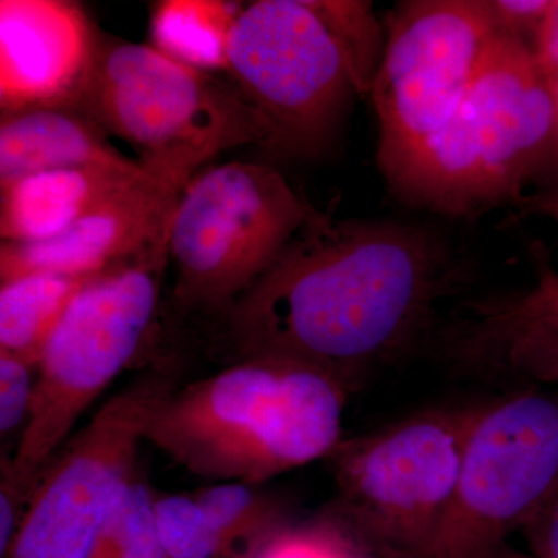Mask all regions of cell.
I'll list each match as a JSON object with an SVG mask.
<instances>
[{
  "label": "cell",
  "instance_id": "cell-1",
  "mask_svg": "<svg viewBox=\"0 0 558 558\" xmlns=\"http://www.w3.org/2000/svg\"><path fill=\"white\" fill-rule=\"evenodd\" d=\"M464 279L428 231L318 213L220 315V337L231 363H303L352 395L421 339Z\"/></svg>",
  "mask_w": 558,
  "mask_h": 558
},
{
  "label": "cell",
  "instance_id": "cell-4",
  "mask_svg": "<svg viewBox=\"0 0 558 558\" xmlns=\"http://www.w3.org/2000/svg\"><path fill=\"white\" fill-rule=\"evenodd\" d=\"M168 245L170 229L134 258L87 282L44 344L27 425L13 457L2 454V472L27 502L76 422L148 340L170 260Z\"/></svg>",
  "mask_w": 558,
  "mask_h": 558
},
{
  "label": "cell",
  "instance_id": "cell-5",
  "mask_svg": "<svg viewBox=\"0 0 558 558\" xmlns=\"http://www.w3.org/2000/svg\"><path fill=\"white\" fill-rule=\"evenodd\" d=\"M69 106L131 143L146 170L183 186L223 150L266 143L244 98L209 73L101 33Z\"/></svg>",
  "mask_w": 558,
  "mask_h": 558
},
{
  "label": "cell",
  "instance_id": "cell-21",
  "mask_svg": "<svg viewBox=\"0 0 558 558\" xmlns=\"http://www.w3.org/2000/svg\"><path fill=\"white\" fill-rule=\"evenodd\" d=\"M260 558H403L360 534L330 506L300 527L279 529Z\"/></svg>",
  "mask_w": 558,
  "mask_h": 558
},
{
  "label": "cell",
  "instance_id": "cell-28",
  "mask_svg": "<svg viewBox=\"0 0 558 558\" xmlns=\"http://www.w3.org/2000/svg\"><path fill=\"white\" fill-rule=\"evenodd\" d=\"M495 558H535L531 554L521 553L519 549H513L512 546L505 545L498 550Z\"/></svg>",
  "mask_w": 558,
  "mask_h": 558
},
{
  "label": "cell",
  "instance_id": "cell-6",
  "mask_svg": "<svg viewBox=\"0 0 558 558\" xmlns=\"http://www.w3.org/2000/svg\"><path fill=\"white\" fill-rule=\"evenodd\" d=\"M227 72L266 131L264 148L300 159L318 156L352 95L371 92L315 0L244 7L231 27Z\"/></svg>",
  "mask_w": 558,
  "mask_h": 558
},
{
  "label": "cell",
  "instance_id": "cell-8",
  "mask_svg": "<svg viewBox=\"0 0 558 558\" xmlns=\"http://www.w3.org/2000/svg\"><path fill=\"white\" fill-rule=\"evenodd\" d=\"M480 407L418 411L341 439L329 457L339 488L330 508L391 553L424 556L457 490Z\"/></svg>",
  "mask_w": 558,
  "mask_h": 558
},
{
  "label": "cell",
  "instance_id": "cell-10",
  "mask_svg": "<svg viewBox=\"0 0 558 558\" xmlns=\"http://www.w3.org/2000/svg\"><path fill=\"white\" fill-rule=\"evenodd\" d=\"M558 486V398L481 403L457 490L421 558H494Z\"/></svg>",
  "mask_w": 558,
  "mask_h": 558
},
{
  "label": "cell",
  "instance_id": "cell-27",
  "mask_svg": "<svg viewBox=\"0 0 558 558\" xmlns=\"http://www.w3.org/2000/svg\"><path fill=\"white\" fill-rule=\"evenodd\" d=\"M531 49L539 73L558 105V0H553V5L543 17Z\"/></svg>",
  "mask_w": 558,
  "mask_h": 558
},
{
  "label": "cell",
  "instance_id": "cell-20",
  "mask_svg": "<svg viewBox=\"0 0 558 558\" xmlns=\"http://www.w3.org/2000/svg\"><path fill=\"white\" fill-rule=\"evenodd\" d=\"M193 497L227 546L250 535L270 538L286 526L284 505L253 484L216 483L194 492Z\"/></svg>",
  "mask_w": 558,
  "mask_h": 558
},
{
  "label": "cell",
  "instance_id": "cell-17",
  "mask_svg": "<svg viewBox=\"0 0 558 558\" xmlns=\"http://www.w3.org/2000/svg\"><path fill=\"white\" fill-rule=\"evenodd\" d=\"M241 7L208 0H167L154 9L156 49L201 72L227 70V46Z\"/></svg>",
  "mask_w": 558,
  "mask_h": 558
},
{
  "label": "cell",
  "instance_id": "cell-23",
  "mask_svg": "<svg viewBox=\"0 0 558 558\" xmlns=\"http://www.w3.org/2000/svg\"><path fill=\"white\" fill-rule=\"evenodd\" d=\"M157 534L168 558H216L229 548L191 495H156Z\"/></svg>",
  "mask_w": 558,
  "mask_h": 558
},
{
  "label": "cell",
  "instance_id": "cell-7",
  "mask_svg": "<svg viewBox=\"0 0 558 558\" xmlns=\"http://www.w3.org/2000/svg\"><path fill=\"white\" fill-rule=\"evenodd\" d=\"M318 213L269 165L196 172L171 219L175 307L219 318Z\"/></svg>",
  "mask_w": 558,
  "mask_h": 558
},
{
  "label": "cell",
  "instance_id": "cell-14",
  "mask_svg": "<svg viewBox=\"0 0 558 558\" xmlns=\"http://www.w3.org/2000/svg\"><path fill=\"white\" fill-rule=\"evenodd\" d=\"M100 124L72 106H36L2 112L0 119V189L38 172L76 167L135 170L106 137Z\"/></svg>",
  "mask_w": 558,
  "mask_h": 558
},
{
  "label": "cell",
  "instance_id": "cell-12",
  "mask_svg": "<svg viewBox=\"0 0 558 558\" xmlns=\"http://www.w3.org/2000/svg\"><path fill=\"white\" fill-rule=\"evenodd\" d=\"M185 189L146 172L58 236L38 242H2V282L33 274L95 275L134 258L171 226Z\"/></svg>",
  "mask_w": 558,
  "mask_h": 558
},
{
  "label": "cell",
  "instance_id": "cell-13",
  "mask_svg": "<svg viewBox=\"0 0 558 558\" xmlns=\"http://www.w3.org/2000/svg\"><path fill=\"white\" fill-rule=\"evenodd\" d=\"M98 32L76 3L0 2V109L69 106L80 89Z\"/></svg>",
  "mask_w": 558,
  "mask_h": 558
},
{
  "label": "cell",
  "instance_id": "cell-18",
  "mask_svg": "<svg viewBox=\"0 0 558 558\" xmlns=\"http://www.w3.org/2000/svg\"><path fill=\"white\" fill-rule=\"evenodd\" d=\"M465 365L558 385V317L534 319L486 343L451 351Z\"/></svg>",
  "mask_w": 558,
  "mask_h": 558
},
{
  "label": "cell",
  "instance_id": "cell-3",
  "mask_svg": "<svg viewBox=\"0 0 558 558\" xmlns=\"http://www.w3.org/2000/svg\"><path fill=\"white\" fill-rule=\"evenodd\" d=\"M558 140L531 44L498 35L450 120L387 179L418 207L478 215L519 197Z\"/></svg>",
  "mask_w": 558,
  "mask_h": 558
},
{
  "label": "cell",
  "instance_id": "cell-25",
  "mask_svg": "<svg viewBox=\"0 0 558 558\" xmlns=\"http://www.w3.org/2000/svg\"><path fill=\"white\" fill-rule=\"evenodd\" d=\"M487 5L499 35L529 44V38L534 40L553 0H487Z\"/></svg>",
  "mask_w": 558,
  "mask_h": 558
},
{
  "label": "cell",
  "instance_id": "cell-15",
  "mask_svg": "<svg viewBox=\"0 0 558 558\" xmlns=\"http://www.w3.org/2000/svg\"><path fill=\"white\" fill-rule=\"evenodd\" d=\"M145 167H76L38 172L2 190V242H38L64 233L110 197L142 179Z\"/></svg>",
  "mask_w": 558,
  "mask_h": 558
},
{
  "label": "cell",
  "instance_id": "cell-26",
  "mask_svg": "<svg viewBox=\"0 0 558 558\" xmlns=\"http://www.w3.org/2000/svg\"><path fill=\"white\" fill-rule=\"evenodd\" d=\"M520 532L532 557L558 558V486Z\"/></svg>",
  "mask_w": 558,
  "mask_h": 558
},
{
  "label": "cell",
  "instance_id": "cell-2",
  "mask_svg": "<svg viewBox=\"0 0 558 558\" xmlns=\"http://www.w3.org/2000/svg\"><path fill=\"white\" fill-rule=\"evenodd\" d=\"M349 396L336 377L303 363L242 360L172 389L146 442L194 475L259 486L332 454Z\"/></svg>",
  "mask_w": 558,
  "mask_h": 558
},
{
  "label": "cell",
  "instance_id": "cell-19",
  "mask_svg": "<svg viewBox=\"0 0 558 558\" xmlns=\"http://www.w3.org/2000/svg\"><path fill=\"white\" fill-rule=\"evenodd\" d=\"M558 317V271L539 264L535 288L508 299L473 304L472 315L459 323L450 351L475 347L505 336L534 319Z\"/></svg>",
  "mask_w": 558,
  "mask_h": 558
},
{
  "label": "cell",
  "instance_id": "cell-11",
  "mask_svg": "<svg viewBox=\"0 0 558 558\" xmlns=\"http://www.w3.org/2000/svg\"><path fill=\"white\" fill-rule=\"evenodd\" d=\"M498 35L487 0L400 3L371 87L385 175L450 120Z\"/></svg>",
  "mask_w": 558,
  "mask_h": 558
},
{
  "label": "cell",
  "instance_id": "cell-24",
  "mask_svg": "<svg viewBox=\"0 0 558 558\" xmlns=\"http://www.w3.org/2000/svg\"><path fill=\"white\" fill-rule=\"evenodd\" d=\"M38 365L0 351V436L10 438L27 425L35 395Z\"/></svg>",
  "mask_w": 558,
  "mask_h": 558
},
{
  "label": "cell",
  "instance_id": "cell-29",
  "mask_svg": "<svg viewBox=\"0 0 558 558\" xmlns=\"http://www.w3.org/2000/svg\"><path fill=\"white\" fill-rule=\"evenodd\" d=\"M546 208L549 209L550 215L556 216L558 222V202H556V204L546 205Z\"/></svg>",
  "mask_w": 558,
  "mask_h": 558
},
{
  "label": "cell",
  "instance_id": "cell-30",
  "mask_svg": "<svg viewBox=\"0 0 558 558\" xmlns=\"http://www.w3.org/2000/svg\"><path fill=\"white\" fill-rule=\"evenodd\" d=\"M495 558V557H494Z\"/></svg>",
  "mask_w": 558,
  "mask_h": 558
},
{
  "label": "cell",
  "instance_id": "cell-22",
  "mask_svg": "<svg viewBox=\"0 0 558 558\" xmlns=\"http://www.w3.org/2000/svg\"><path fill=\"white\" fill-rule=\"evenodd\" d=\"M154 501L148 484L132 478L110 510L92 558H168L157 534Z\"/></svg>",
  "mask_w": 558,
  "mask_h": 558
},
{
  "label": "cell",
  "instance_id": "cell-16",
  "mask_svg": "<svg viewBox=\"0 0 558 558\" xmlns=\"http://www.w3.org/2000/svg\"><path fill=\"white\" fill-rule=\"evenodd\" d=\"M100 274H33L2 282L0 351L11 352L38 365L44 344L70 301Z\"/></svg>",
  "mask_w": 558,
  "mask_h": 558
},
{
  "label": "cell",
  "instance_id": "cell-9",
  "mask_svg": "<svg viewBox=\"0 0 558 558\" xmlns=\"http://www.w3.org/2000/svg\"><path fill=\"white\" fill-rule=\"evenodd\" d=\"M175 360L156 363L97 410L58 451L33 492L10 558H92L161 400L179 387Z\"/></svg>",
  "mask_w": 558,
  "mask_h": 558
}]
</instances>
